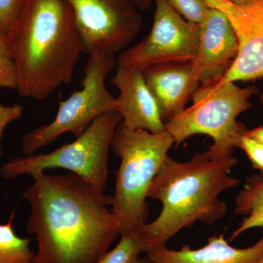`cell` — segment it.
Masks as SVG:
<instances>
[{"label":"cell","instance_id":"obj_1","mask_svg":"<svg viewBox=\"0 0 263 263\" xmlns=\"http://www.w3.org/2000/svg\"><path fill=\"white\" fill-rule=\"evenodd\" d=\"M30 176L23 197L31 210L27 230L37 242L33 263L98 262L121 234L112 196L72 173Z\"/></svg>","mask_w":263,"mask_h":263},{"label":"cell","instance_id":"obj_2","mask_svg":"<svg viewBox=\"0 0 263 263\" xmlns=\"http://www.w3.org/2000/svg\"><path fill=\"white\" fill-rule=\"evenodd\" d=\"M7 44L18 73V94L43 100L70 84L84 44L66 0H24Z\"/></svg>","mask_w":263,"mask_h":263},{"label":"cell","instance_id":"obj_3","mask_svg":"<svg viewBox=\"0 0 263 263\" xmlns=\"http://www.w3.org/2000/svg\"><path fill=\"white\" fill-rule=\"evenodd\" d=\"M236 163L233 153L217 155L210 149L188 162L167 156L148 194L161 202L162 210L155 220L140 229L148 252L166 245L180 230L197 221L214 224L224 217L227 205L219 195L240 183L230 175Z\"/></svg>","mask_w":263,"mask_h":263},{"label":"cell","instance_id":"obj_4","mask_svg":"<svg viewBox=\"0 0 263 263\" xmlns=\"http://www.w3.org/2000/svg\"><path fill=\"white\" fill-rule=\"evenodd\" d=\"M174 140L168 132L152 133L119 123L110 148L121 159L111 211L121 233L141 229L147 223L148 191Z\"/></svg>","mask_w":263,"mask_h":263},{"label":"cell","instance_id":"obj_5","mask_svg":"<svg viewBox=\"0 0 263 263\" xmlns=\"http://www.w3.org/2000/svg\"><path fill=\"white\" fill-rule=\"evenodd\" d=\"M259 91L256 86L240 88L220 80L200 84L192 98L193 105L166 123L165 129L177 146L190 137L206 135L214 141L212 152L233 153L248 129L237 118L252 107L249 100Z\"/></svg>","mask_w":263,"mask_h":263},{"label":"cell","instance_id":"obj_6","mask_svg":"<svg viewBox=\"0 0 263 263\" xmlns=\"http://www.w3.org/2000/svg\"><path fill=\"white\" fill-rule=\"evenodd\" d=\"M122 117L109 112L95 119L75 141L47 154L15 157L2 165L0 175L13 179L36 171L63 168L84 179L91 187L105 193L108 175V158L114 132Z\"/></svg>","mask_w":263,"mask_h":263},{"label":"cell","instance_id":"obj_7","mask_svg":"<svg viewBox=\"0 0 263 263\" xmlns=\"http://www.w3.org/2000/svg\"><path fill=\"white\" fill-rule=\"evenodd\" d=\"M116 67V55L103 51L89 55L81 81L82 88L60 100L56 117L51 123L34 128L23 137L21 148L24 155H34L65 133H72L77 138L98 117L117 111V98L105 86L107 77Z\"/></svg>","mask_w":263,"mask_h":263},{"label":"cell","instance_id":"obj_8","mask_svg":"<svg viewBox=\"0 0 263 263\" xmlns=\"http://www.w3.org/2000/svg\"><path fill=\"white\" fill-rule=\"evenodd\" d=\"M155 18L149 34L117 57V65L143 71L153 66L193 62L197 58L200 26L178 14L166 0H154Z\"/></svg>","mask_w":263,"mask_h":263},{"label":"cell","instance_id":"obj_9","mask_svg":"<svg viewBox=\"0 0 263 263\" xmlns=\"http://www.w3.org/2000/svg\"><path fill=\"white\" fill-rule=\"evenodd\" d=\"M73 12L84 53L116 55L141 32L143 17L135 0H66Z\"/></svg>","mask_w":263,"mask_h":263},{"label":"cell","instance_id":"obj_10","mask_svg":"<svg viewBox=\"0 0 263 263\" xmlns=\"http://www.w3.org/2000/svg\"><path fill=\"white\" fill-rule=\"evenodd\" d=\"M224 13L238 41V50L221 82L249 81L263 78V0L237 5L227 0H205Z\"/></svg>","mask_w":263,"mask_h":263},{"label":"cell","instance_id":"obj_11","mask_svg":"<svg viewBox=\"0 0 263 263\" xmlns=\"http://www.w3.org/2000/svg\"><path fill=\"white\" fill-rule=\"evenodd\" d=\"M200 26L198 52L195 62L200 84L221 80L238 50L234 30L224 13L211 8Z\"/></svg>","mask_w":263,"mask_h":263},{"label":"cell","instance_id":"obj_12","mask_svg":"<svg viewBox=\"0 0 263 263\" xmlns=\"http://www.w3.org/2000/svg\"><path fill=\"white\" fill-rule=\"evenodd\" d=\"M111 84L119 89L117 111L126 127L152 133L165 130L158 105L145 81L143 71L117 65Z\"/></svg>","mask_w":263,"mask_h":263},{"label":"cell","instance_id":"obj_13","mask_svg":"<svg viewBox=\"0 0 263 263\" xmlns=\"http://www.w3.org/2000/svg\"><path fill=\"white\" fill-rule=\"evenodd\" d=\"M143 72L164 124L184 110L200 86L194 61L155 65Z\"/></svg>","mask_w":263,"mask_h":263},{"label":"cell","instance_id":"obj_14","mask_svg":"<svg viewBox=\"0 0 263 263\" xmlns=\"http://www.w3.org/2000/svg\"><path fill=\"white\" fill-rule=\"evenodd\" d=\"M146 254L150 263H259L263 257V235L248 248L232 247L221 234L209 238L207 245L200 249L185 245L180 250H172L163 245Z\"/></svg>","mask_w":263,"mask_h":263},{"label":"cell","instance_id":"obj_15","mask_svg":"<svg viewBox=\"0 0 263 263\" xmlns=\"http://www.w3.org/2000/svg\"><path fill=\"white\" fill-rule=\"evenodd\" d=\"M235 214L246 218L232 233L230 240L235 239L247 230L263 228V176L254 175L247 180L243 190L235 199Z\"/></svg>","mask_w":263,"mask_h":263},{"label":"cell","instance_id":"obj_16","mask_svg":"<svg viewBox=\"0 0 263 263\" xmlns=\"http://www.w3.org/2000/svg\"><path fill=\"white\" fill-rule=\"evenodd\" d=\"M15 210L8 222L0 224V263H33L35 252L31 249L32 239L18 236L13 228Z\"/></svg>","mask_w":263,"mask_h":263},{"label":"cell","instance_id":"obj_17","mask_svg":"<svg viewBox=\"0 0 263 263\" xmlns=\"http://www.w3.org/2000/svg\"><path fill=\"white\" fill-rule=\"evenodd\" d=\"M117 245L108 251L97 263H136L142 253L148 252L140 229L123 232Z\"/></svg>","mask_w":263,"mask_h":263},{"label":"cell","instance_id":"obj_18","mask_svg":"<svg viewBox=\"0 0 263 263\" xmlns=\"http://www.w3.org/2000/svg\"><path fill=\"white\" fill-rule=\"evenodd\" d=\"M18 73L5 36L0 34V89H17Z\"/></svg>","mask_w":263,"mask_h":263},{"label":"cell","instance_id":"obj_19","mask_svg":"<svg viewBox=\"0 0 263 263\" xmlns=\"http://www.w3.org/2000/svg\"><path fill=\"white\" fill-rule=\"evenodd\" d=\"M166 2L185 20L195 24L201 23L211 8L205 0H166Z\"/></svg>","mask_w":263,"mask_h":263},{"label":"cell","instance_id":"obj_20","mask_svg":"<svg viewBox=\"0 0 263 263\" xmlns=\"http://www.w3.org/2000/svg\"><path fill=\"white\" fill-rule=\"evenodd\" d=\"M247 131L240 138L237 147L245 151L254 168L258 170L263 176V143L249 136Z\"/></svg>","mask_w":263,"mask_h":263},{"label":"cell","instance_id":"obj_21","mask_svg":"<svg viewBox=\"0 0 263 263\" xmlns=\"http://www.w3.org/2000/svg\"><path fill=\"white\" fill-rule=\"evenodd\" d=\"M24 0H0V34L6 36L22 9Z\"/></svg>","mask_w":263,"mask_h":263},{"label":"cell","instance_id":"obj_22","mask_svg":"<svg viewBox=\"0 0 263 263\" xmlns=\"http://www.w3.org/2000/svg\"><path fill=\"white\" fill-rule=\"evenodd\" d=\"M24 108L19 104L5 105L0 103V157L3 155L2 140L5 128L10 123L21 119L23 116Z\"/></svg>","mask_w":263,"mask_h":263},{"label":"cell","instance_id":"obj_23","mask_svg":"<svg viewBox=\"0 0 263 263\" xmlns=\"http://www.w3.org/2000/svg\"><path fill=\"white\" fill-rule=\"evenodd\" d=\"M247 133H248L249 136L252 137L254 139L263 143V126L253 129H248Z\"/></svg>","mask_w":263,"mask_h":263},{"label":"cell","instance_id":"obj_24","mask_svg":"<svg viewBox=\"0 0 263 263\" xmlns=\"http://www.w3.org/2000/svg\"><path fill=\"white\" fill-rule=\"evenodd\" d=\"M135 2L141 11H145L149 9L152 3H154V0H135Z\"/></svg>","mask_w":263,"mask_h":263},{"label":"cell","instance_id":"obj_25","mask_svg":"<svg viewBox=\"0 0 263 263\" xmlns=\"http://www.w3.org/2000/svg\"><path fill=\"white\" fill-rule=\"evenodd\" d=\"M227 1L237 5H245L249 4V3L253 2L254 0H227Z\"/></svg>","mask_w":263,"mask_h":263},{"label":"cell","instance_id":"obj_26","mask_svg":"<svg viewBox=\"0 0 263 263\" xmlns=\"http://www.w3.org/2000/svg\"><path fill=\"white\" fill-rule=\"evenodd\" d=\"M136 263H150L147 257H140Z\"/></svg>","mask_w":263,"mask_h":263},{"label":"cell","instance_id":"obj_27","mask_svg":"<svg viewBox=\"0 0 263 263\" xmlns=\"http://www.w3.org/2000/svg\"><path fill=\"white\" fill-rule=\"evenodd\" d=\"M259 98H260L261 103H262L263 105V92L262 94L260 95V96H259Z\"/></svg>","mask_w":263,"mask_h":263},{"label":"cell","instance_id":"obj_28","mask_svg":"<svg viewBox=\"0 0 263 263\" xmlns=\"http://www.w3.org/2000/svg\"><path fill=\"white\" fill-rule=\"evenodd\" d=\"M259 263H263V257H262V260H261L260 262H259Z\"/></svg>","mask_w":263,"mask_h":263}]
</instances>
